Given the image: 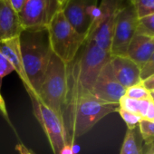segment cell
<instances>
[{
    "mask_svg": "<svg viewBox=\"0 0 154 154\" xmlns=\"http://www.w3.org/2000/svg\"><path fill=\"white\" fill-rule=\"evenodd\" d=\"M151 99L149 100H136L131 99L127 96H122L119 102V107L120 109L125 110L127 112H130L131 113L137 114L140 116L142 119H144L146 111L148 109V106L149 104Z\"/></svg>",
    "mask_w": 154,
    "mask_h": 154,
    "instance_id": "2e32d148",
    "label": "cell"
},
{
    "mask_svg": "<svg viewBox=\"0 0 154 154\" xmlns=\"http://www.w3.org/2000/svg\"><path fill=\"white\" fill-rule=\"evenodd\" d=\"M33 113L42 126L54 154H59L67 143L64 128L61 117L48 106L44 104L35 95H29Z\"/></svg>",
    "mask_w": 154,
    "mask_h": 154,
    "instance_id": "8992f818",
    "label": "cell"
},
{
    "mask_svg": "<svg viewBox=\"0 0 154 154\" xmlns=\"http://www.w3.org/2000/svg\"><path fill=\"white\" fill-rule=\"evenodd\" d=\"M154 52V37L135 35L127 49L126 56L141 68Z\"/></svg>",
    "mask_w": 154,
    "mask_h": 154,
    "instance_id": "5bb4252c",
    "label": "cell"
},
{
    "mask_svg": "<svg viewBox=\"0 0 154 154\" xmlns=\"http://www.w3.org/2000/svg\"><path fill=\"white\" fill-rule=\"evenodd\" d=\"M98 0H66L62 12L73 29L86 37L99 16Z\"/></svg>",
    "mask_w": 154,
    "mask_h": 154,
    "instance_id": "52a82bcc",
    "label": "cell"
},
{
    "mask_svg": "<svg viewBox=\"0 0 154 154\" xmlns=\"http://www.w3.org/2000/svg\"><path fill=\"white\" fill-rule=\"evenodd\" d=\"M65 1H66V0H59V2H60V4L62 5V7H63V5L65 3Z\"/></svg>",
    "mask_w": 154,
    "mask_h": 154,
    "instance_id": "1f68e13d",
    "label": "cell"
},
{
    "mask_svg": "<svg viewBox=\"0 0 154 154\" xmlns=\"http://www.w3.org/2000/svg\"><path fill=\"white\" fill-rule=\"evenodd\" d=\"M110 63L115 78L125 89L142 83L140 68L127 56H112Z\"/></svg>",
    "mask_w": 154,
    "mask_h": 154,
    "instance_id": "8fae6325",
    "label": "cell"
},
{
    "mask_svg": "<svg viewBox=\"0 0 154 154\" xmlns=\"http://www.w3.org/2000/svg\"><path fill=\"white\" fill-rule=\"evenodd\" d=\"M153 102H154V100H153Z\"/></svg>",
    "mask_w": 154,
    "mask_h": 154,
    "instance_id": "836d02e7",
    "label": "cell"
},
{
    "mask_svg": "<svg viewBox=\"0 0 154 154\" xmlns=\"http://www.w3.org/2000/svg\"><path fill=\"white\" fill-rule=\"evenodd\" d=\"M140 131L146 145L154 143V122L141 119L140 123Z\"/></svg>",
    "mask_w": 154,
    "mask_h": 154,
    "instance_id": "44dd1931",
    "label": "cell"
},
{
    "mask_svg": "<svg viewBox=\"0 0 154 154\" xmlns=\"http://www.w3.org/2000/svg\"><path fill=\"white\" fill-rule=\"evenodd\" d=\"M16 149L19 152V153H23V154H33L32 151H30L28 149L26 148L25 145L23 144H17L16 146Z\"/></svg>",
    "mask_w": 154,
    "mask_h": 154,
    "instance_id": "f1b7e54d",
    "label": "cell"
},
{
    "mask_svg": "<svg viewBox=\"0 0 154 154\" xmlns=\"http://www.w3.org/2000/svg\"><path fill=\"white\" fill-rule=\"evenodd\" d=\"M147 154H154V143L151 144L150 149H149V151L147 152Z\"/></svg>",
    "mask_w": 154,
    "mask_h": 154,
    "instance_id": "f546056e",
    "label": "cell"
},
{
    "mask_svg": "<svg viewBox=\"0 0 154 154\" xmlns=\"http://www.w3.org/2000/svg\"><path fill=\"white\" fill-rule=\"evenodd\" d=\"M19 43L24 69L31 88L28 95H37L53 54L48 28L23 29Z\"/></svg>",
    "mask_w": 154,
    "mask_h": 154,
    "instance_id": "7a4b0ae2",
    "label": "cell"
},
{
    "mask_svg": "<svg viewBox=\"0 0 154 154\" xmlns=\"http://www.w3.org/2000/svg\"><path fill=\"white\" fill-rule=\"evenodd\" d=\"M133 131L127 129L120 154H141V148L137 141L136 134Z\"/></svg>",
    "mask_w": 154,
    "mask_h": 154,
    "instance_id": "ac0fdd59",
    "label": "cell"
},
{
    "mask_svg": "<svg viewBox=\"0 0 154 154\" xmlns=\"http://www.w3.org/2000/svg\"><path fill=\"white\" fill-rule=\"evenodd\" d=\"M119 108V103L102 101L91 93L67 98L61 115L67 143L74 145L76 138L88 132L106 115L118 112Z\"/></svg>",
    "mask_w": 154,
    "mask_h": 154,
    "instance_id": "6da1fadb",
    "label": "cell"
},
{
    "mask_svg": "<svg viewBox=\"0 0 154 154\" xmlns=\"http://www.w3.org/2000/svg\"><path fill=\"white\" fill-rule=\"evenodd\" d=\"M53 53L66 64L72 63L85 42V37L77 33L65 18L62 10L47 26Z\"/></svg>",
    "mask_w": 154,
    "mask_h": 154,
    "instance_id": "5b68a950",
    "label": "cell"
},
{
    "mask_svg": "<svg viewBox=\"0 0 154 154\" xmlns=\"http://www.w3.org/2000/svg\"><path fill=\"white\" fill-rule=\"evenodd\" d=\"M138 17L130 4L121 8L117 13L111 46L112 56H126L128 46L135 35Z\"/></svg>",
    "mask_w": 154,
    "mask_h": 154,
    "instance_id": "ba28073f",
    "label": "cell"
},
{
    "mask_svg": "<svg viewBox=\"0 0 154 154\" xmlns=\"http://www.w3.org/2000/svg\"><path fill=\"white\" fill-rule=\"evenodd\" d=\"M154 74V52L148 62L140 68V79L144 81L150 75Z\"/></svg>",
    "mask_w": 154,
    "mask_h": 154,
    "instance_id": "cb8c5ba5",
    "label": "cell"
},
{
    "mask_svg": "<svg viewBox=\"0 0 154 154\" xmlns=\"http://www.w3.org/2000/svg\"><path fill=\"white\" fill-rule=\"evenodd\" d=\"M144 119L148 120V121L154 122V102L152 99L149 102V104L148 109L146 111V114H145Z\"/></svg>",
    "mask_w": 154,
    "mask_h": 154,
    "instance_id": "d4e9b609",
    "label": "cell"
},
{
    "mask_svg": "<svg viewBox=\"0 0 154 154\" xmlns=\"http://www.w3.org/2000/svg\"><path fill=\"white\" fill-rule=\"evenodd\" d=\"M83 46L82 52L79 51L67 64L66 99L74 94L91 93L99 73L112 57L92 40H86Z\"/></svg>",
    "mask_w": 154,
    "mask_h": 154,
    "instance_id": "3957f363",
    "label": "cell"
},
{
    "mask_svg": "<svg viewBox=\"0 0 154 154\" xmlns=\"http://www.w3.org/2000/svg\"><path fill=\"white\" fill-rule=\"evenodd\" d=\"M59 154H76V152L74 150V145L66 143L63 147V149H61Z\"/></svg>",
    "mask_w": 154,
    "mask_h": 154,
    "instance_id": "83f0119b",
    "label": "cell"
},
{
    "mask_svg": "<svg viewBox=\"0 0 154 154\" xmlns=\"http://www.w3.org/2000/svg\"><path fill=\"white\" fill-rule=\"evenodd\" d=\"M125 96L131 98V99H136V100H149V99H151L149 92L143 86L142 83L133 85L130 88H127L126 92H125Z\"/></svg>",
    "mask_w": 154,
    "mask_h": 154,
    "instance_id": "7402d4cb",
    "label": "cell"
},
{
    "mask_svg": "<svg viewBox=\"0 0 154 154\" xmlns=\"http://www.w3.org/2000/svg\"><path fill=\"white\" fill-rule=\"evenodd\" d=\"M138 18L154 14V0H130Z\"/></svg>",
    "mask_w": 154,
    "mask_h": 154,
    "instance_id": "ffe728a7",
    "label": "cell"
},
{
    "mask_svg": "<svg viewBox=\"0 0 154 154\" xmlns=\"http://www.w3.org/2000/svg\"><path fill=\"white\" fill-rule=\"evenodd\" d=\"M142 85L149 92L154 91V74L150 75L147 79L142 81Z\"/></svg>",
    "mask_w": 154,
    "mask_h": 154,
    "instance_id": "4316f807",
    "label": "cell"
},
{
    "mask_svg": "<svg viewBox=\"0 0 154 154\" xmlns=\"http://www.w3.org/2000/svg\"><path fill=\"white\" fill-rule=\"evenodd\" d=\"M149 94H150L151 99H152V100H154V91H151V92H149Z\"/></svg>",
    "mask_w": 154,
    "mask_h": 154,
    "instance_id": "4dcf8cb0",
    "label": "cell"
},
{
    "mask_svg": "<svg viewBox=\"0 0 154 154\" xmlns=\"http://www.w3.org/2000/svg\"><path fill=\"white\" fill-rule=\"evenodd\" d=\"M121 1L122 0H102L101 4L98 6V18L93 24L89 33H91L94 28H96L100 24L115 19L117 13L121 8Z\"/></svg>",
    "mask_w": 154,
    "mask_h": 154,
    "instance_id": "9a60e30c",
    "label": "cell"
},
{
    "mask_svg": "<svg viewBox=\"0 0 154 154\" xmlns=\"http://www.w3.org/2000/svg\"><path fill=\"white\" fill-rule=\"evenodd\" d=\"M125 92L126 89L115 78L112 65L109 62L99 73L91 94L102 101L119 103L121 98L125 95Z\"/></svg>",
    "mask_w": 154,
    "mask_h": 154,
    "instance_id": "30bf717a",
    "label": "cell"
},
{
    "mask_svg": "<svg viewBox=\"0 0 154 154\" xmlns=\"http://www.w3.org/2000/svg\"><path fill=\"white\" fill-rule=\"evenodd\" d=\"M19 154H23V153H19Z\"/></svg>",
    "mask_w": 154,
    "mask_h": 154,
    "instance_id": "d6a6232c",
    "label": "cell"
},
{
    "mask_svg": "<svg viewBox=\"0 0 154 154\" xmlns=\"http://www.w3.org/2000/svg\"><path fill=\"white\" fill-rule=\"evenodd\" d=\"M118 112L120 113L121 117L122 118V120L126 123L127 128L129 130H134L139 125L140 120L142 119L140 116H139L137 114L131 113L130 112H127V111L122 110V109H120V108L118 110Z\"/></svg>",
    "mask_w": 154,
    "mask_h": 154,
    "instance_id": "603a6c76",
    "label": "cell"
},
{
    "mask_svg": "<svg viewBox=\"0 0 154 154\" xmlns=\"http://www.w3.org/2000/svg\"><path fill=\"white\" fill-rule=\"evenodd\" d=\"M61 10L62 5L59 0H26L18 15L23 29L47 27Z\"/></svg>",
    "mask_w": 154,
    "mask_h": 154,
    "instance_id": "9c48e42d",
    "label": "cell"
},
{
    "mask_svg": "<svg viewBox=\"0 0 154 154\" xmlns=\"http://www.w3.org/2000/svg\"><path fill=\"white\" fill-rule=\"evenodd\" d=\"M66 93L67 64L53 53L39 92L35 96L61 117Z\"/></svg>",
    "mask_w": 154,
    "mask_h": 154,
    "instance_id": "277c9868",
    "label": "cell"
},
{
    "mask_svg": "<svg viewBox=\"0 0 154 154\" xmlns=\"http://www.w3.org/2000/svg\"><path fill=\"white\" fill-rule=\"evenodd\" d=\"M0 53H1L12 64L14 71L17 73L20 80L22 81L27 94L30 93L31 88L26 77L23 59L20 50V43H19V36L7 39L0 42Z\"/></svg>",
    "mask_w": 154,
    "mask_h": 154,
    "instance_id": "4fadbf2b",
    "label": "cell"
},
{
    "mask_svg": "<svg viewBox=\"0 0 154 154\" xmlns=\"http://www.w3.org/2000/svg\"><path fill=\"white\" fill-rule=\"evenodd\" d=\"M9 2L15 11L19 14L26 3V0H9Z\"/></svg>",
    "mask_w": 154,
    "mask_h": 154,
    "instance_id": "484cf974",
    "label": "cell"
},
{
    "mask_svg": "<svg viewBox=\"0 0 154 154\" xmlns=\"http://www.w3.org/2000/svg\"><path fill=\"white\" fill-rule=\"evenodd\" d=\"M12 72H14V68L12 66V64L10 63V62L0 53V114L1 116L10 124V126L13 128V125L10 122L9 116H8V112L7 110V106H6V102L2 96L1 94V86H2V80L5 76L10 74Z\"/></svg>",
    "mask_w": 154,
    "mask_h": 154,
    "instance_id": "e0dca14e",
    "label": "cell"
},
{
    "mask_svg": "<svg viewBox=\"0 0 154 154\" xmlns=\"http://www.w3.org/2000/svg\"><path fill=\"white\" fill-rule=\"evenodd\" d=\"M135 35L154 37V14L138 18Z\"/></svg>",
    "mask_w": 154,
    "mask_h": 154,
    "instance_id": "d6986e66",
    "label": "cell"
},
{
    "mask_svg": "<svg viewBox=\"0 0 154 154\" xmlns=\"http://www.w3.org/2000/svg\"><path fill=\"white\" fill-rule=\"evenodd\" d=\"M22 31L19 15L9 0H0V42L19 36Z\"/></svg>",
    "mask_w": 154,
    "mask_h": 154,
    "instance_id": "7c38bea8",
    "label": "cell"
}]
</instances>
